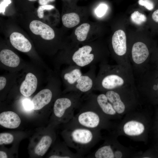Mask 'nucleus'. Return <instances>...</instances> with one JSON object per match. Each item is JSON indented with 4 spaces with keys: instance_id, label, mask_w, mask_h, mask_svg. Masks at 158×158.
I'll list each match as a JSON object with an SVG mask.
<instances>
[{
    "instance_id": "nucleus-2",
    "label": "nucleus",
    "mask_w": 158,
    "mask_h": 158,
    "mask_svg": "<svg viewBox=\"0 0 158 158\" xmlns=\"http://www.w3.org/2000/svg\"><path fill=\"white\" fill-rule=\"evenodd\" d=\"M96 83L97 89L103 92L135 84L133 71L120 65L102 63Z\"/></svg>"
},
{
    "instance_id": "nucleus-33",
    "label": "nucleus",
    "mask_w": 158,
    "mask_h": 158,
    "mask_svg": "<svg viewBox=\"0 0 158 158\" xmlns=\"http://www.w3.org/2000/svg\"><path fill=\"white\" fill-rule=\"evenodd\" d=\"M6 84V79L4 77H0V90H2L5 87Z\"/></svg>"
},
{
    "instance_id": "nucleus-1",
    "label": "nucleus",
    "mask_w": 158,
    "mask_h": 158,
    "mask_svg": "<svg viewBox=\"0 0 158 158\" xmlns=\"http://www.w3.org/2000/svg\"><path fill=\"white\" fill-rule=\"evenodd\" d=\"M152 34L128 38V57L134 76L143 72L148 66L152 53L158 45Z\"/></svg>"
},
{
    "instance_id": "nucleus-37",
    "label": "nucleus",
    "mask_w": 158,
    "mask_h": 158,
    "mask_svg": "<svg viewBox=\"0 0 158 158\" xmlns=\"http://www.w3.org/2000/svg\"><path fill=\"white\" fill-rule=\"evenodd\" d=\"M7 157L6 153L2 151H0V158H6Z\"/></svg>"
},
{
    "instance_id": "nucleus-7",
    "label": "nucleus",
    "mask_w": 158,
    "mask_h": 158,
    "mask_svg": "<svg viewBox=\"0 0 158 158\" xmlns=\"http://www.w3.org/2000/svg\"><path fill=\"white\" fill-rule=\"evenodd\" d=\"M111 45L117 64L133 71L128 57V40L123 29H119L114 32L111 38Z\"/></svg>"
},
{
    "instance_id": "nucleus-11",
    "label": "nucleus",
    "mask_w": 158,
    "mask_h": 158,
    "mask_svg": "<svg viewBox=\"0 0 158 158\" xmlns=\"http://www.w3.org/2000/svg\"><path fill=\"white\" fill-rule=\"evenodd\" d=\"M92 97L99 109L107 118L114 116L117 113L104 93Z\"/></svg>"
},
{
    "instance_id": "nucleus-31",
    "label": "nucleus",
    "mask_w": 158,
    "mask_h": 158,
    "mask_svg": "<svg viewBox=\"0 0 158 158\" xmlns=\"http://www.w3.org/2000/svg\"><path fill=\"white\" fill-rule=\"evenodd\" d=\"M11 2V0H3L0 4V12L3 14L4 13L6 7Z\"/></svg>"
},
{
    "instance_id": "nucleus-9",
    "label": "nucleus",
    "mask_w": 158,
    "mask_h": 158,
    "mask_svg": "<svg viewBox=\"0 0 158 158\" xmlns=\"http://www.w3.org/2000/svg\"><path fill=\"white\" fill-rule=\"evenodd\" d=\"M29 28L33 33L40 35L44 40H51L55 37V34L53 29L48 25L40 21L32 20L30 24Z\"/></svg>"
},
{
    "instance_id": "nucleus-21",
    "label": "nucleus",
    "mask_w": 158,
    "mask_h": 158,
    "mask_svg": "<svg viewBox=\"0 0 158 158\" xmlns=\"http://www.w3.org/2000/svg\"><path fill=\"white\" fill-rule=\"evenodd\" d=\"M63 25L65 27L70 28L74 27L80 22L79 16L75 13H71L64 14L62 17Z\"/></svg>"
},
{
    "instance_id": "nucleus-15",
    "label": "nucleus",
    "mask_w": 158,
    "mask_h": 158,
    "mask_svg": "<svg viewBox=\"0 0 158 158\" xmlns=\"http://www.w3.org/2000/svg\"><path fill=\"white\" fill-rule=\"evenodd\" d=\"M20 123L19 117L14 112L4 111L0 114V124L4 127L10 129L16 128Z\"/></svg>"
},
{
    "instance_id": "nucleus-4",
    "label": "nucleus",
    "mask_w": 158,
    "mask_h": 158,
    "mask_svg": "<svg viewBox=\"0 0 158 158\" xmlns=\"http://www.w3.org/2000/svg\"><path fill=\"white\" fill-rule=\"evenodd\" d=\"M100 130L80 127L68 128L64 136L67 145L83 157L100 140Z\"/></svg>"
},
{
    "instance_id": "nucleus-27",
    "label": "nucleus",
    "mask_w": 158,
    "mask_h": 158,
    "mask_svg": "<svg viewBox=\"0 0 158 158\" xmlns=\"http://www.w3.org/2000/svg\"><path fill=\"white\" fill-rule=\"evenodd\" d=\"M108 9L107 5L104 4H99L95 10L96 15L99 17H101L104 16L106 13Z\"/></svg>"
},
{
    "instance_id": "nucleus-8",
    "label": "nucleus",
    "mask_w": 158,
    "mask_h": 158,
    "mask_svg": "<svg viewBox=\"0 0 158 158\" xmlns=\"http://www.w3.org/2000/svg\"><path fill=\"white\" fill-rule=\"evenodd\" d=\"M92 47L85 45L79 48L73 54L72 60L77 66L83 67L93 62L95 59L94 55L91 52Z\"/></svg>"
},
{
    "instance_id": "nucleus-39",
    "label": "nucleus",
    "mask_w": 158,
    "mask_h": 158,
    "mask_svg": "<svg viewBox=\"0 0 158 158\" xmlns=\"http://www.w3.org/2000/svg\"><path fill=\"white\" fill-rule=\"evenodd\" d=\"M29 1H36L37 0H28Z\"/></svg>"
},
{
    "instance_id": "nucleus-10",
    "label": "nucleus",
    "mask_w": 158,
    "mask_h": 158,
    "mask_svg": "<svg viewBox=\"0 0 158 158\" xmlns=\"http://www.w3.org/2000/svg\"><path fill=\"white\" fill-rule=\"evenodd\" d=\"M113 139L106 140L104 143L88 156L89 158H115L116 149V142Z\"/></svg>"
},
{
    "instance_id": "nucleus-16",
    "label": "nucleus",
    "mask_w": 158,
    "mask_h": 158,
    "mask_svg": "<svg viewBox=\"0 0 158 158\" xmlns=\"http://www.w3.org/2000/svg\"><path fill=\"white\" fill-rule=\"evenodd\" d=\"M103 93L106 95L117 114H121L125 111L127 107L121 100L117 89L103 92Z\"/></svg>"
},
{
    "instance_id": "nucleus-34",
    "label": "nucleus",
    "mask_w": 158,
    "mask_h": 158,
    "mask_svg": "<svg viewBox=\"0 0 158 158\" xmlns=\"http://www.w3.org/2000/svg\"><path fill=\"white\" fill-rule=\"evenodd\" d=\"M55 0H39V3L41 5H47L49 2L54 1Z\"/></svg>"
},
{
    "instance_id": "nucleus-5",
    "label": "nucleus",
    "mask_w": 158,
    "mask_h": 158,
    "mask_svg": "<svg viewBox=\"0 0 158 158\" xmlns=\"http://www.w3.org/2000/svg\"><path fill=\"white\" fill-rule=\"evenodd\" d=\"M134 76L138 93L152 104L158 105V68L150 63L143 72Z\"/></svg>"
},
{
    "instance_id": "nucleus-12",
    "label": "nucleus",
    "mask_w": 158,
    "mask_h": 158,
    "mask_svg": "<svg viewBox=\"0 0 158 158\" xmlns=\"http://www.w3.org/2000/svg\"><path fill=\"white\" fill-rule=\"evenodd\" d=\"M12 45L18 50L23 52L30 51L32 45L29 40L22 34L17 32H13L10 37Z\"/></svg>"
},
{
    "instance_id": "nucleus-38",
    "label": "nucleus",
    "mask_w": 158,
    "mask_h": 158,
    "mask_svg": "<svg viewBox=\"0 0 158 158\" xmlns=\"http://www.w3.org/2000/svg\"><path fill=\"white\" fill-rule=\"evenodd\" d=\"M155 150L158 153V142L157 143L156 145Z\"/></svg>"
},
{
    "instance_id": "nucleus-28",
    "label": "nucleus",
    "mask_w": 158,
    "mask_h": 158,
    "mask_svg": "<svg viewBox=\"0 0 158 158\" xmlns=\"http://www.w3.org/2000/svg\"><path fill=\"white\" fill-rule=\"evenodd\" d=\"M54 8V7L51 5H44L40 6L37 11V15L40 18L44 17V11L45 10H50Z\"/></svg>"
},
{
    "instance_id": "nucleus-29",
    "label": "nucleus",
    "mask_w": 158,
    "mask_h": 158,
    "mask_svg": "<svg viewBox=\"0 0 158 158\" xmlns=\"http://www.w3.org/2000/svg\"><path fill=\"white\" fill-rule=\"evenodd\" d=\"M150 63L158 68V44L152 53Z\"/></svg>"
},
{
    "instance_id": "nucleus-32",
    "label": "nucleus",
    "mask_w": 158,
    "mask_h": 158,
    "mask_svg": "<svg viewBox=\"0 0 158 158\" xmlns=\"http://www.w3.org/2000/svg\"><path fill=\"white\" fill-rule=\"evenodd\" d=\"M23 106L25 110L27 111L31 110L32 109L31 101L30 100L26 99L23 102Z\"/></svg>"
},
{
    "instance_id": "nucleus-13",
    "label": "nucleus",
    "mask_w": 158,
    "mask_h": 158,
    "mask_svg": "<svg viewBox=\"0 0 158 158\" xmlns=\"http://www.w3.org/2000/svg\"><path fill=\"white\" fill-rule=\"evenodd\" d=\"M52 93L49 89L42 90L33 97L31 101L32 107L34 110L42 109L51 102Z\"/></svg>"
},
{
    "instance_id": "nucleus-40",
    "label": "nucleus",
    "mask_w": 158,
    "mask_h": 158,
    "mask_svg": "<svg viewBox=\"0 0 158 158\" xmlns=\"http://www.w3.org/2000/svg\"><path fill=\"white\" fill-rule=\"evenodd\" d=\"M157 34L158 35V32L157 33Z\"/></svg>"
},
{
    "instance_id": "nucleus-6",
    "label": "nucleus",
    "mask_w": 158,
    "mask_h": 158,
    "mask_svg": "<svg viewBox=\"0 0 158 158\" xmlns=\"http://www.w3.org/2000/svg\"><path fill=\"white\" fill-rule=\"evenodd\" d=\"M81 95L72 92L68 96L59 98L55 101L53 113L57 121L68 123L73 117L75 111L82 104Z\"/></svg>"
},
{
    "instance_id": "nucleus-3",
    "label": "nucleus",
    "mask_w": 158,
    "mask_h": 158,
    "mask_svg": "<svg viewBox=\"0 0 158 158\" xmlns=\"http://www.w3.org/2000/svg\"><path fill=\"white\" fill-rule=\"evenodd\" d=\"M79 112L68 123L67 128L80 127L99 130L107 126V118L99 109L92 97L81 104Z\"/></svg>"
},
{
    "instance_id": "nucleus-22",
    "label": "nucleus",
    "mask_w": 158,
    "mask_h": 158,
    "mask_svg": "<svg viewBox=\"0 0 158 158\" xmlns=\"http://www.w3.org/2000/svg\"><path fill=\"white\" fill-rule=\"evenodd\" d=\"M147 22L153 34L158 32V7L154 8L147 18Z\"/></svg>"
},
{
    "instance_id": "nucleus-26",
    "label": "nucleus",
    "mask_w": 158,
    "mask_h": 158,
    "mask_svg": "<svg viewBox=\"0 0 158 158\" xmlns=\"http://www.w3.org/2000/svg\"><path fill=\"white\" fill-rule=\"evenodd\" d=\"M14 139L13 136L8 133L0 134V145L8 144L12 143Z\"/></svg>"
},
{
    "instance_id": "nucleus-17",
    "label": "nucleus",
    "mask_w": 158,
    "mask_h": 158,
    "mask_svg": "<svg viewBox=\"0 0 158 158\" xmlns=\"http://www.w3.org/2000/svg\"><path fill=\"white\" fill-rule=\"evenodd\" d=\"M93 82L91 78L86 75H82L77 80L73 92L78 93L88 94L93 88Z\"/></svg>"
},
{
    "instance_id": "nucleus-30",
    "label": "nucleus",
    "mask_w": 158,
    "mask_h": 158,
    "mask_svg": "<svg viewBox=\"0 0 158 158\" xmlns=\"http://www.w3.org/2000/svg\"><path fill=\"white\" fill-rule=\"evenodd\" d=\"M139 4L140 5L144 6L149 11H152L154 8V4L150 0H139Z\"/></svg>"
},
{
    "instance_id": "nucleus-18",
    "label": "nucleus",
    "mask_w": 158,
    "mask_h": 158,
    "mask_svg": "<svg viewBox=\"0 0 158 158\" xmlns=\"http://www.w3.org/2000/svg\"><path fill=\"white\" fill-rule=\"evenodd\" d=\"M145 126L143 123L135 120H131L126 122L123 126V130L127 135L138 136L144 131Z\"/></svg>"
},
{
    "instance_id": "nucleus-35",
    "label": "nucleus",
    "mask_w": 158,
    "mask_h": 158,
    "mask_svg": "<svg viewBox=\"0 0 158 158\" xmlns=\"http://www.w3.org/2000/svg\"><path fill=\"white\" fill-rule=\"evenodd\" d=\"M123 153L119 150H117L115 153V158H121L123 157Z\"/></svg>"
},
{
    "instance_id": "nucleus-14",
    "label": "nucleus",
    "mask_w": 158,
    "mask_h": 158,
    "mask_svg": "<svg viewBox=\"0 0 158 158\" xmlns=\"http://www.w3.org/2000/svg\"><path fill=\"white\" fill-rule=\"evenodd\" d=\"M37 84V80L36 76L31 73H28L20 86V92L25 97H29L35 91Z\"/></svg>"
},
{
    "instance_id": "nucleus-36",
    "label": "nucleus",
    "mask_w": 158,
    "mask_h": 158,
    "mask_svg": "<svg viewBox=\"0 0 158 158\" xmlns=\"http://www.w3.org/2000/svg\"><path fill=\"white\" fill-rule=\"evenodd\" d=\"M156 119V120L155 123V125L154 126V129L156 133L158 135V116H157Z\"/></svg>"
},
{
    "instance_id": "nucleus-24",
    "label": "nucleus",
    "mask_w": 158,
    "mask_h": 158,
    "mask_svg": "<svg viewBox=\"0 0 158 158\" xmlns=\"http://www.w3.org/2000/svg\"><path fill=\"white\" fill-rule=\"evenodd\" d=\"M80 70L78 68H75L70 72L66 73L64 78L70 85L75 84L77 80L82 75Z\"/></svg>"
},
{
    "instance_id": "nucleus-19",
    "label": "nucleus",
    "mask_w": 158,
    "mask_h": 158,
    "mask_svg": "<svg viewBox=\"0 0 158 158\" xmlns=\"http://www.w3.org/2000/svg\"><path fill=\"white\" fill-rule=\"evenodd\" d=\"M0 60L4 64L11 67H17L20 62L19 56L8 49H4L0 51Z\"/></svg>"
},
{
    "instance_id": "nucleus-20",
    "label": "nucleus",
    "mask_w": 158,
    "mask_h": 158,
    "mask_svg": "<svg viewBox=\"0 0 158 158\" xmlns=\"http://www.w3.org/2000/svg\"><path fill=\"white\" fill-rule=\"evenodd\" d=\"M52 142L53 139L50 136L43 137L35 148V153L39 156H43L51 146Z\"/></svg>"
},
{
    "instance_id": "nucleus-23",
    "label": "nucleus",
    "mask_w": 158,
    "mask_h": 158,
    "mask_svg": "<svg viewBox=\"0 0 158 158\" xmlns=\"http://www.w3.org/2000/svg\"><path fill=\"white\" fill-rule=\"evenodd\" d=\"M90 28V25L89 24L84 23L76 28L74 33L78 41L83 42L86 40Z\"/></svg>"
},
{
    "instance_id": "nucleus-25",
    "label": "nucleus",
    "mask_w": 158,
    "mask_h": 158,
    "mask_svg": "<svg viewBox=\"0 0 158 158\" xmlns=\"http://www.w3.org/2000/svg\"><path fill=\"white\" fill-rule=\"evenodd\" d=\"M131 21L135 25H140L147 21V18L144 14L138 11H135L130 15Z\"/></svg>"
}]
</instances>
